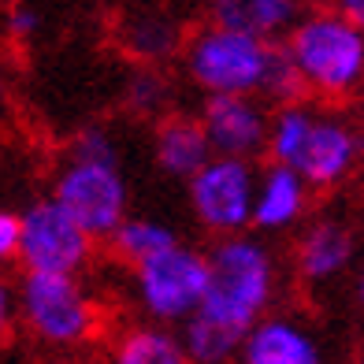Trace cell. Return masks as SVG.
<instances>
[{"instance_id": "6da1fadb", "label": "cell", "mask_w": 364, "mask_h": 364, "mask_svg": "<svg viewBox=\"0 0 364 364\" xmlns=\"http://www.w3.org/2000/svg\"><path fill=\"white\" fill-rule=\"evenodd\" d=\"M268 160L290 164L316 190H335L364 164V130L353 115L301 101L275 105Z\"/></svg>"}, {"instance_id": "7a4b0ae2", "label": "cell", "mask_w": 364, "mask_h": 364, "mask_svg": "<svg viewBox=\"0 0 364 364\" xmlns=\"http://www.w3.org/2000/svg\"><path fill=\"white\" fill-rule=\"evenodd\" d=\"M279 297V257L260 230L212 238L208 250V290L197 312L223 327L250 335V327L268 316Z\"/></svg>"}, {"instance_id": "3957f363", "label": "cell", "mask_w": 364, "mask_h": 364, "mask_svg": "<svg viewBox=\"0 0 364 364\" xmlns=\"http://www.w3.org/2000/svg\"><path fill=\"white\" fill-rule=\"evenodd\" d=\"M53 197L93 238H112V230L130 216V186L123 175L119 141L105 127H90L71 141L53 175Z\"/></svg>"}, {"instance_id": "277c9868", "label": "cell", "mask_w": 364, "mask_h": 364, "mask_svg": "<svg viewBox=\"0 0 364 364\" xmlns=\"http://www.w3.org/2000/svg\"><path fill=\"white\" fill-rule=\"evenodd\" d=\"M283 45L316 101L346 105L364 93V30L338 8H309Z\"/></svg>"}, {"instance_id": "5b68a950", "label": "cell", "mask_w": 364, "mask_h": 364, "mask_svg": "<svg viewBox=\"0 0 364 364\" xmlns=\"http://www.w3.org/2000/svg\"><path fill=\"white\" fill-rule=\"evenodd\" d=\"M283 41L257 38L250 30L208 19L186 38L182 71L205 97L212 93H257L264 97L275 53Z\"/></svg>"}, {"instance_id": "8992f818", "label": "cell", "mask_w": 364, "mask_h": 364, "mask_svg": "<svg viewBox=\"0 0 364 364\" xmlns=\"http://www.w3.org/2000/svg\"><path fill=\"white\" fill-rule=\"evenodd\" d=\"M15 294L23 331L45 350L75 353L101 335V305L78 275L23 272Z\"/></svg>"}, {"instance_id": "52a82bcc", "label": "cell", "mask_w": 364, "mask_h": 364, "mask_svg": "<svg viewBox=\"0 0 364 364\" xmlns=\"http://www.w3.org/2000/svg\"><path fill=\"white\" fill-rule=\"evenodd\" d=\"M134 301L156 323H186L205 301L208 290V253L175 242L156 257L130 268Z\"/></svg>"}, {"instance_id": "ba28073f", "label": "cell", "mask_w": 364, "mask_h": 364, "mask_svg": "<svg viewBox=\"0 0 364 364\" xmlns=\"http://www.w3.org/2000/svg\"><path fill=\"white\" fill-rule=\"evenodd\" d=\"M260 171L245 156H212L201 171L186 182L190 216L212 238L253 230V201H257Z\"/></svg>"}, {"instance_id": "9c48e42d", "label": "cell", "mask_w": 364, "mask_h": 364, "mask_svg": "<svg viewBox=\"0 0 364 364\" xmlns=\"http://www.w3.org/2000/svg\"><path fill=\"white\" fill-rule=\"evenodd\" d=\"M93 242L97 238L53 193L23 208V245H19L23 272L82 275L86 264L93 260Z\"/></svg>"}, {"instance_id": "30bf717a", "label": "cell", "mask_w": 364, "mask_h": 364, "mask_svg": "<svg viewBox=\"0 0 364 364\" xmlns=\"http://www.w3.org/2000/svg\"><path fill=\"white\" fill-rule=\"evenodd\" d=\"M201 123H205L208 141L220 156L257 160L260 153H268L272 112L264 108V97H257V93H212V97H205Z\"/></svg>"}, {"instance_id": "8fae6325", "label": "cell", "mask_w": 364, "mask_h": 364, "mask_svg": "<svg viewBox=\"0 0 364 364\" xmlns=\"http://www.w3.org/2000/svg\"><path fill=\"white\" fill-rule=\"evenodd\" d=\"M357 260V235L335 216L309 220L294 238V275L305 287H331L350 275Z\"/></svg>"}, {"instance_id": "7c38bea8", "label": "cell", "mask_w": 364, "mask_h": 364, "mask_svg": "<svg viewBox=\"0 0 364 364\" xmlns=\"http://www.w3.org/2000/svg\"><path fill=\"white\" fill-rule=\"evenodd\" d=\"M238 364H331V360L320 335L301 316L268 312L250 327Z\"/></svg>"}, {"instance_id": "4fadbf2b", "label": "cell", "mask_w": 364, "mask_h": 364, "mask_svg": "<svg viewBox=\"0 0 364 364\" xmlns=\"http://www.w3.org/2000/svg\"><path fill=\"white\" fill-rule=\"evenodd\" d=\"M312 182L290 168V164L268 160V168L257 178V201H253V230L260 235H287L301 227L312 208Z\"/></svg>"}, {"instance_id": "5bb4252c", "label": "cell", "mask_w": 364, "mask_h": 364, "mask_svg": "<svg viewBox=\"0 0 364 364\" xmlns=\"http://www.w3.org/2000/svg\"><path fill=\"white\" fill-rule=\"evenodd\" d=\"M212 156H216V149L208 141V130L201 123V115H175L171 112V115H164V119H156L153 164L164 175L190 182Z\"/></svg>"}, {"instance_id": "9a60e30c", "label": "cell", "mask_w": 364, "mask_h": 364, "mask_svg": "<svg viewBox=\"0 0 364 364\" xmlns=\"http://www.w3.org/2000/svg\"><path fill=\"white\" fill-rule=\"evenodd\" d=\"M305 11V0H212L208 19L250 30V34L268 41H287V34Z\"/></svg>"}, {"instance_id": "2e32d148", "label": "cell", "mask_w": 364, "mask_h": 364, "mask_svg": "<svg viewBox=\"0 0 364 364\" xmlns=\"http://www.w3.org/2000/svg\"><path fill=\"white\" fill-rule=\"evenodd\" d=\"M119 41L138 63H164L186 48V34L164 8H138L119 23Z\"/></svg>"}, {"instance_id": "e0dca14e", "label": "cell", "mask_w": 364, "mask_h": 364, "mask_svg": "<svg viewBox=\"0 0 364 364\" xmlns=\"http://www.w3.org/2000/svg\"><path fill=\"white\" fill-rule=\"evenodd\" d=\"M108 364H190V353L182 346V335L171 331V323H138L127 327L115 338Z\"/></svg>"}, {"instance_id": "ac0fdd59", "label": "cell", "mask_w": 364, "mask_h": 364, "mask_svg": "<svg viewBox=\"0 0 364 364\" xmlns=\"http://www.w3.org/2000/svg\"><path fill=\"white\" fill-rule=\"evenodd\" d=\"M178 327H182L178 335H182L186 353H190V364H238L245 335L223 327L220 320L205 316V312H193V316Z\"/></svg>"}, {"instance_id": "d6986e66", "label": "cell", "mask_w": 364, "mask_h": 364, "mask_svg": "<svg viewBox=\"0 0 364 364\" xmlns=\"http://www.w3.org/2000/svg\"><path fill=\"white\" fill-rule=\"evenodd\" d=\"M175 242H178V235L168 223L149 220V216H127L108 238L115 260H123L127 268H138L141 260L156 257L160 250H168V245H175Z\"/></svg>"}, {"instance_id": "ffe728a7", "label": "cell", "mask_w": 364, "mask_h": 364, "mask_svg": "<svg viewBox=\"0 0 364 364\" xmlns=\"http://www.w3.org/2000/svg\"><path fill=\"white\" fill-rule=\"evenodd\" d=\"M171 97H175V86L160 71V63H141V68H134L127 78V90H123L127 108L134 115H141V119H164V115H171Z\"/></svg>"}, {"instance_id": "44dd1931", "label": "cell", "mask_w": 364, "mask_h": 364, "mask_svg": "<svg viewBox=\"0 0 364 364\" xmlns=\"http://www.w3.org/2000/svg\"><path fill=\"white\" fill-rule=\"evenodd\" d=\"M19 245H23V212L4 208L0 212V257L19 260Z\"/></svg>"}, {"instance_id": "7402d4cb", "label": "cell", "mask_w": 364, "mask_h": 364, "mask_svg": "<svg viewBox=\"0 0 364 364\" xmlns=\"http://www.w3.org/2000/svg\"><path fill=\"white\" fill-rule=\"evenodd\" d=\"M4 23H8V38H11V41H30V38L38 34V26H41L38 11L26 8V4H11Z\"/></svg>"}, {"instance_id": "603a6c76", "label": "cell", "mask_w": 364, "mask_h": 364, "mask_svg": "<svg viewBox=\"0 0 364 364\" xmlns=\"http://www.w3.org/2000/svg\"><path fill=\"white\" fill-rule=\"evenodd\" d=\"M331 8H338L346 19H353L364 30V0H331Z\"/></svg>"}, {"instance_id": "cb8c5ba5", "label": "cell", "mask_w": 364, "mask_h": 364, "mask_svg": "<svg viewBox=\"0 0 364 364\" xmlns=\"http://www.w3.org/2000/svg\"><path fill=\"white\" fill-rule=\"evenodd\" d=\"M353 294H357V305L364 309V260L357 264V275H353Z\"/></svg>"}]
</instances>
